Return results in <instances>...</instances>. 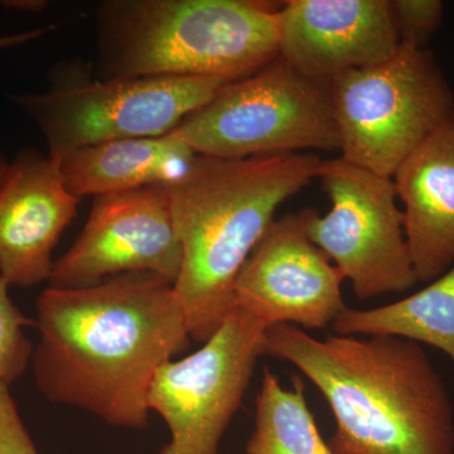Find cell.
<instances>
[{"label":"cell","instance_id":"5bb4252c","mask_svg":"<svg viewBox=\"0 0 454 454\" xmlns=\"http://www.w3.org/2000/svg\"><path fill=\"white\" fill-rule=\"evenodd\" d=\"M393 181L404 205L415 276L433 282L454 265V112L400 164Z\"/></svg>","mask_w":454,"mask_h":454},{"label":"cell","instance_id":"ffe728a7","mask_svg":"<svg viewBox=\"0 0 454 454\" xmlns=\"http://www.w3.org/2000/svg\"><path fill=\"white\" fill-rule=\"evenodd\" d=\"M0 454H38L5 385H0Z\"/></svg>","mask_w":454,"mask_h":454},{"label":"cell","instance_id":"7402d4cb","mask_svg":"<svg viewBox=\"0 0 454 454\" xmlns=\"http://www.w3.org/2000/svg\"><path fill=\"white\" fill-rule=\"evenodd\" d=\"M9 167H11V163L7 162L4 155H3L2 152H0V190H2L5 179H7Z\"/></svg>","mask_w":454,"mask_h":454},{"label":"cell","instance_id":"9a60e30c","mask_svg":"<svg viewBox=\"0 0 454 454\" xmlns=\"http://www.w3.org/2000/svg\"><path fill=\"white\" fill-rule=\"evenodd\" d=\"M199 157L170 131L86 146L56 164L67 190L82 199L175 184L192 169Z\"/></svg>","mask_w":454,"mask_h":454},{"label":"cell","instance_id":"277c9868","mask_svg":"<svg viewBox=\"0 0 454 454\" xmlns=\"http://www.w3.org/2000/svg\"><path fill=\"white\" fill-rule=\"evenodd\" d=\"M280 5L264 0H106L95 12L98 77L238 82L279 57Z\"/></svg>","mask_w":454,"mask_h":454},{"label":"cell","instance_id":"5b68a950","mask_svg":"<svg viewBox=\"0 0 454 454\" xmlns=\"http://www.w3.org/2000/svg\"><path fill=\"white\" fill-rule=\"evenodd\" d=\"M172 133L197 154L220 160L340 152L330 82L298 73L280 57L223 85Z\"/></svg>","mask_w":454,"mask_h":454},{"label":"cell","instance_id":"8fae6325","mask_svg":"<svg viewBox=\"0 0 454 454\" xmlns=\"http://www.w3.org/2000/svg\"><path fill=\"white\" fill-rule=\"evenodd\" d=\"M346 278L307 234L303 214L274 220L247 260L235 283V307L265 327L300 325L322 330L348 306Z\"/></svg>","mask_w":454,"mask_h":454},{"label":"cell","instance_id":"2e32d148","mask_svg":"<svg viewBox=\"0 0 454 454\" xmlns=\"http://www.w3.org/2000/svg\"><path fill=\"white\" fill-rule=\"evenodd\" d=\"M340 336H393L441 349L454 365V265L422 291L370 309H346L333 324Z\"/></svg>","mask_w":454,"mask_h":454},{"label":"cell","instance_id":"6da1fadb","mask_svg":"<svg viewBox=\"0 0 454 454\" xmlns=\"http://www.w3.org/2000/svg\"><path fill=\"white\" fill-rule=\"evenodd\" d=\"M35 325L38 390L51 403L127 429L148 426L155 372L192 340L173 284L146 273L83 288L50 286L35 303Z\"/></svg>","mask_w":454,"mask_h":454},{"label":"cell","instance_id":"7c38bea8","mask_svg":"<svg viewBox=\"0 0 454 454\" xmlns=\"http://www.w3.org/2000/svg\"><path fill=\"white\" fill-rule=\"evenodd\" d=\"M390 0H288L279 9V57L298 73L330 82L399 50Z\"/></svg>","mask_w":454,"mask_h":454},{"label":"cell","instance_id":"4fadbf2b","mask_svg":"<svg viewBox=\"0 0 454 454\" xmlns=\"http://www.w3.org/2000/svg\"><path fill=\"white\" fill-rule=\"evenodd\" d=\"M80 200L49 155L25 149L14 158L0 190V278L9 286L50 282L53 250Z\"/></svg>","mask_w":454,"mask_h":454},{"label":"cell","instance_id":"44dd1931","mask_svg":"<svg viewBox=\"0 0 454 454\" xmlns=\"http://www.w3.org/2000/svg\"><path fill=\"white\" fill-rule=\"evenodd\" d=\"M5 7L22 9V11H41L42 8L46 7L44 2H7Z\"/></svg>","mask_w":454,"mask_h":454},{"label":"cell","instance_id":"d6986e66","mask_svg":"<svg viewBox=\"0 0 454 454\" xmlns=\"http://www.w3.org/2000/svg\"><path fill=\"white\" fill-rule=\"evenodd\" d=\"M400 44L427 50L443 20V3L439 0H390Z\"/></svg>","mask_w":454,"mask_h":454},{"label":"cell","instance_id":"52a82bcc","mask_svg":"<svg viewBox=\"0 0 454 454\" xmlns=\"http://www.w3.org/2000/svg\"><path fill=\"white\" fill-rule=\"evenodd\" d=\"M226 83L184 76L70 79L65 73L53 76L46 92L12 98L40 128L57 163L86 146L166 136Z\"/></svg>","mask_w":454,"mask_h":454},{"label":"cell","instance_id":"ac0fdd59","mask_svg":"<svg viewBox=\"0 0 454 454\" xmlns=\"http://www.w3.org/2000/svg\"><path fill=\"white\" fill-rule=\"evenodd\" d=\"M9 284L0 278V385L11 387L31 365L32 340L26 333L32 325L9 294Z\"/></svg>","mask_w":454,"mask_h":454},{"label":"cell","instance_id":"7a4b0ae2","mask_svg":"<svg viewBox=\"0 0 454 454\" xmlns=\"http://www.w3.org/2000/svg\"><path fill=\"white\" fill-rule=\"evenodd\" d=\"M265 354L301 370L327 400L333 454H454L450 394L419 343L393 336L333 334L271 325Z\"/></svg>","mask_w":454,"mask_h":454},{"label":"cell","instance_id":"30bf717a","mask_svg":"<svg viewBox=\"0 0 454 454\" xmlns=\"http://www.w3.org/2000/svg\"><path fill=\"white\" fill-rule=\"evenodd\" d=\"M182 265L168 190L154 184L98 196L73 247L53 265L50 286L83 288L124 274H153L175 286Z\"/></svg>","mask_w":454,"mask_h":454},{"label":"cell","instance_id":"8992f818","mask_svg":"<svg viewBox=\"0 0 454 454\" xmlns=\"http://www.w3.org/2000/svg\"><path fill=\"white\" fill-rule=\"evenodd\" d=\"M340 158L382 177L454 112V94L434 56L400 44L389 59L330 82Z\"/></svg>","mask_w":454,"mask_h":454},{"label":"cell","instance_id":"3957f363","mask_svg":"<svg viewBox=\"0 0 454 454\" xmlns=\"http://www.w3.org/2000/svg\"><path fill=\"white\" fill-rule=\"evenodd\" d=\"M313 154L203 157L167 184L182 247L175 288L191 339L206 342L235 307V283L278 207L318 175Z\"/></svg>","mask_w":454,"mask_h":454},{"label":"cell","instance_id":"9c48e42d","mask_svg":"<svg viewBox=\"0 0 454 454\" xmlns=\"http://www.w3.org/2000/svg\"><path fill=\"white\" fill-rule=\"evenodd\" d=\"M268 328L234 307L199 351L167 361L155 372L148 408L160 414L169 441L160 454H216L243 403Z\"/></svg>","mask_w":454,"mask_h":454},{"label":"cell","instance_id":"e0dca14e","mask_svg":"<svg viewBox=\"0 0 454 454\" xmlns=\"http://www.w3.org/2000/svg\"><path fill=\"white\" fill-rule=\"evenodd\" d=\"M247 453L333 454L319 434L300 378L295 376L291 389H286L265 367L256 397L255 430Z\"/></svg>","mask_w":454,"mask_h":454},{"label":"cell","instance_id":"ba28073f","mask_svg":"<svg viewBox=\"0 0 454 454\" xmlns=\"http://www.w3.org/2000/svg\"><path fill=\"white\" fill-rule=\"evenodd\" d=\"M317 177L331 201L325 215L301 211L307 234L334 262L360 301L418 283L393 178L343 160H322Z\"/></svg>","mask_w":454,"mask_h":454}]
</instances>
